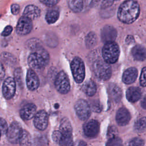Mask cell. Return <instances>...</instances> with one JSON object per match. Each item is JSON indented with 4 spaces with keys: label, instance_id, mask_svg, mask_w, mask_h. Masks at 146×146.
<instances>
[{
    "label": "cell",
    "instance_id": "cell-4",
    "mask_svg": "<svg viewBox=\"0 0 146 146\" xmlns=\"http://www.w3.org/2000/svg\"><path fill=\"white\" fill-rule=\"evenodd\" d=\"M120 55V48L117 43L114 42L105 43L102 48L103 59L108 64L117 62Z\"/></svg>",
    "mask_w": 146,
    "mask_h": 146
},
{
    "label": "cell",
    "instance_id": "cell-36",
    "mask_svg": "<svg viewBox=\"0 0 146 146\" xmlns=\"http://www.w3.org/2000/svg\"><path fill=\"white\" fill-rule=\"evenodd\" d=\"M14 77L15 80L19 85L22 84V72L20 68H17L14 71Z\"/></svg>",
    "mask_w": 146,
    "mask_h": 146
},
{
    "label": "cell",
    "instance_id": "cell-5",
    "mask_svg": "<svg viewBox=\"0 0 146 146\" xmlns=\"http://www.w3.org/2000/svg\"><path fill=\"white\" fill-rule=\"evenodd\" d=\"M71 70L75 81L77 83H81L85 78V66L81 58L76 56L72 59Z\"/></svg>",
    "mask_w": 146,
    "mask_h": 146
},
{
    "label": "cell",
    "instance_id": "cell-37",
    "mask_svg": "<svg viewBox=\"0 0 146 146\" xmlns=\"http://www.w3.org/2000/svg\"><path fill=\"white\" fill-rule=\"evenodd\" d=\"M117 129L114 126H110L107 130V136L110 139L117 136Z\"/></svg>",
    "mask_w": 146,
    "mask_h": 146
},
{
    "label": "cell",
    "instance_id": "cell-10",
    "mask_svg": "<svg viewBox=\"0 0 146 146\" xmlns=\"http://www.w3.org/2000/svg\"><path fill=\"white\" fill-rule=\"evenodd\" d=\"M33 28V23L31 19L22 16L21 17L16 26V31L18 35H25L30 33Z\"/></svg>",
    "mask_w": 146,
    "mask_h": 146
},
{
    "label": "cell",
    "instance_id": "cell-8",
    "mask_svg": "<svg viewBox=\"0 0 146 146\" xmlns=\"http://www.w3.org/2000/svg\"><path fill=\"white\" fill-rule=\"evenodd\" d=\"M78 117L82 120L88 119L91 114V107L89 104L83 99L78 100L74 106Z\"/></svg>",
    "mask_w": 146,
    "mask_h": 146
},
{
    "label": "cell",
    "instance_id": "cell-15",
    "mask_svg": "<svg viewBox=\"0 0 146 146\" xmlns=\"http://www.w3.org/2000/svg\"><path fill=\"white\" fill-rule=\"evenodd\" d=\"M36 111V107L34 103H27L21 109L20 116L23 120H29L35 115Z\"/></svg>",
    "mask_w": 146,
    "mask_h": 146
},
{
    "label": "cell",
    "instance_id": "cell-47",
    "mask_svg": "<svg viewBox=\"0 0 146 146\" xmlns=\"http://www.w3.org/2000/svg\"><path fill=\"white\" fill-rule=\"evenodd\" d=\"M1 135H1V133H0V139H1Z\"/></svg>",
    "mask_w": 146,
    "mask_h": 146
},
{
    "label": "cell",
    "instance_id": "cell-46",
    "mask_svg": "<svg viewBox=\"0 0 146 146\" xmlns=\"http://www.w3.org/2000/svg\"><path fill=\"white\" fill-rule=\"evenodd\" d=\"M75 146H87V144L85 141L83 140H80L76 144Z\"/></svg>",
    "mask_w": 146,
    "mask_h": 146
},
{
    "label": "cell",
    "instance_id": "cell-30",
    "mask_svg": "<svg viewBox=\"0 0 146 146\" xmlns=\"http://www.w3.org/2000/svg\"><path fill=\"white\" fill-rule=\"evenodd\" d=\"M1 59L5 64L8 65H13L17 61L15 57L13 54L6 52H3L1 54Z\"/></svg>",
    "mask_w": 146,
    "mask_h": 146
},
{
    "label": "cell",
    "instance_id": "cell-9",
    "mask_svg": "<svg viewBox=\"0 0 146 146\" xmlns=\"http://www.w3.org/2000/svg\"><path fill=\"white\" fill-rule=\"evenodd\" d=\"M16 82L12 77L7 78L2 85V93L6 99H11L15 92Z\"/></svg>",
    "mask_w": 146,
    "mask_h": 146
},
{
    "label": "cell",
    "instance_id": "cell-48",
    "mask_svg": "<svg viewBox=\"0 0 146 146\" xmlns=\"http://www.w3.org/2000/svg\"><path fill=\"white\" fill-rule=\"evenodd\" d=\"M114 1H119V0H114Z\"/></svg>",
    "mask_w": 146,
    "mask_h": 146
},
{
    "label": "cell",
    "instance_id": "cell-39",
    "mask_svg": "<svg viewBox=\"0 0 146 146\" xmlns=\"http://www.w3.org/2000/svg\"><path fill=\"white\" fill-rule=\"evenodd\" d=\"M140 84L142 87H146V67L143 68L140 77Z\"/></svg>",
    "mask_w": 146,
    "mask_h": 146
},
{
    "label": "cell",
    "instance_id": "cell-40",
    "mask_svg": "<svg viewBox=\"0 0 146 146\" xmlns=\"http://www.w3.org/2000/svg\"><path fill=\"white\" fill-rule=\"evenodd\" d=\"M62 136V133H61V132L59 130L54 131L52 134V138L53 140L55 142L58 143H59V142L60 141Z\"/></svg>",
    "mask_w": 146,
    "mask_h": 146
},
{
    "label": "cell",
    "instance_id": "cell-28",
    "mask_svg": "<svg viewBox=\"0 0 146 146\" xmlns=\"http://www.w3.org/2000/svg\"><path fill=\"white\" fill-rule=\"evenodd\" d=\"M97 43V36L94 32L89 33L85 39L86 46L88 48L94 47Z\"/></svg>",
    "mask_w": 146,
    "mask_h": 146
},
{
    "label": "cell",
    "instance_id": "cell-35",
    "mask_svg": "<svg viewBox=\"0 0 146 146\" xmlns=\"http://www.w3.org/2000/svg\"><path fill=\"white\" fill-rule=\"evenodd\" d=\"M144 141L140 137H135L129 143L128 146H144Z\"/></svg>",
    "mask_w": 146,
    "mask_h": 146
},
{
    "label": "cell",
    "instance_id": "cell-23",
    "mask_svg": "<svg viewBox=\"0 0 146 146\" xmlns=\"http://www.w3.org/2000/svg\"><path fill=\"white\" fill-rule=\"evenodd\" d=\"M82 90L87 95L92 96L96 92V86L92 80H88L83 86Z\"/></svg>",
    "mask_w": 146,
    "mask_h": 146
},
{
    "label": "cell",
    "instance_id": "cell-21",
    "mask_svg": "<svg viewBox=\"0 0 146 146\" xmlns=\"http://www.w3.org/2000/svg\"><path fill=\"white\" fill-rule=\"evenodd\" d=\"M132 54L135 59L143 61L146 59V49L143 46L136 45L132 49Z\"/></svg>",
    "mask_w": 146,
    "mask_h": 146
},
{
    "label": "cell",
    "instance_id": "cell-29",
    "mask_svg": "<svg viewBox=\"0 0 146 146\" xmlns=\"http://www.w3.org/2000/svg\"><path fill=\"white\" fill-rule=\"evenodd\" d=\"M59 144V146H74L72 133L62 134V136Z\"/></svg>",
    "mask_w": 146,
    "mask_h": 146
},
{
    "label": "cell",
    "instance_id": "cell-45",
    "mask_svg": "<svg viewBox=\"0 0 146 146\" xmlns=\"http://www.w3.org/2000/svg\"><path fill=\"white\" fill-rule=\"evenodd\" d=\"M141 106L144 109H146V95L142 99L141 102Z\"/></svg>",
    "mask_w": 146,
    "mask_h": 146
},
{
    "label": "cell",
    "instance_id": "cell-32",
    "mask_svg": "<svg viewBox=\"0 0 146 146\" xmlns=\"http://www.w3.org/2000/svg\"><path fill=\"white\" fill-rule=\"evenodd\" d=\"M134 129L137 132H143L146 129V117H141L137 120L134 124Z\"/></svg>",
    "mask_w": 146,
    "mask_h": 146
},
{
    "label": "cell",
    "instance_id": "cell-16",
    "mask_svg": "<svg viewBox=\"0 0 146 146\" xmlns=\"http://www.w3.org/2000/svg\"><path fill=\"white\" fill-rule=\"evenodd\" d=\"M131 114L129 111L124 107L120 108L116 115V121L118 125L124 126L127 124L131 120Z\"/></svg>",
    "mask_w": 146,
    "mask_h": 146
},
{
    "label": "cell",
    "instance_id": "cell-13",
    "mask_svg": "<svg viewBox=\"0 0 146 146\" xmlns=\"http://www.w3.org/2000/svg\"><path fill=\"white\" fill-rule=\"evenodd\" d=\"M117 36V31L112 26L106 25L101 31V38L102 41L105 43L114 42Z\"/></svg>",
    "mask_w": 146,
    "mask_h": 146
},
{
    "label": "cell",
    "instance_id": "cell-2",
    "mask_svg": "<svg viewBox=\"0 0 146 146\" xmlns=\"http://www.w3.org/2000/svg\"><path fill=\"white\" fill-rule=\"evenodd\" d=\"M50 59L48 52L42 47L34 51L28 57V64L34 70H40L46 66Z\"/></svg>",
    "mask_w": 146,
    "mask_h": 146
},
{
    "label": "cell",
    "instance_id": "cell-7",
    "mask_svg": "<svg viewBox=\"0 0 146 146\" xmlns=\"http://www.w3.org/2000/svg\"><path fill=\"white\" fill-rule=\"evenodd\" d=\"M23 129L21 125L15 121L13 122L7 129L6 136L8 141L12 144L19 143Z\"/></svg>",
    "mask_w": 146,
    "mask_h": 146
},
{
    "label": "cell",
    "instance_id": "cell-14",
    "mask_svg": "<svg viewBox=\"0 0 146 146\" xmlns=\"http://www.w3.org/2000/svg\"><path fill=\"white\" fill-rule=\"evenodd\" d=\"M26 81L28 89L31 91L36 90L39 86V78L35 71L31 68L28 70L27 72Z\"/></svg>",
    "mask_w": 146,
    "mask_h": 146
},
{
    "label": "cell",
    "instance_id": "cell-18",
    "mask_svg": "<svg viewBox=\"0 0 146 146\" xmlns=\"http://www.w3.org/2000/svg\"><path fill=\"white\" fill-rule=\"evenodd\" d=\"M108 91L111 98L116 103L119 102L122 98V91L121 88L114 83H110L108 86Z\"/></svg>",
    "mask_w": 146,
    "mask_h": 146
},
{
    "label": "cell",
    "instance_id": "cell-33",
    "mask_svg": "<svg viewBox=\"0 0 146 146\" xmlns=\"http://www.w3.org/2000/svg\"><path fill=\"white\" fill-rule=\"evenodd\" d=\"M106 146H122V140L118 136L110 139L106 143Z\"/></svg>",
    "mask_w": 146,
    "mask_h": 146
},
{
    "label": "cell",
    "instance_id": "cell-24",
    "mask_svg": "<svg viewBox=\"0 0 146 146\" xmlns=\"http://www.w3.org/2000/svg\"><path fill=\"white\" fill-rule=\"evenodd\" d=\"M19 143L21 146H33V141L30 134L23 129Z\"/></svg>",
    "mask_w": 146,
    "mask_h": 146
},
{
    "label": "cell",
    "instance_id": "cell-20",
    "mask_svg": "<svg viewBox=\"0 0 146 146\" xmlns=\"http://www.w3.org/2000/svg\"><path fill=\"white\" fill-rule=\"evenodd\" d=\"M141 96V91L139 88L136 87H131L126 91V98L131 103L138 101L140 99Z\"/></svg>",
    "mask_w": 146,
    "mask_h": 146
},
{
    "label": "cell",
    "instance_id": "cell-31",
    "mask_svg": "<svg viewBox=\"0 0 146 146\" xmlns=\"http://www.w3.org/2000/svg\"><path fill=\"white\" fill-rule=\"evenodd\" d=\"M26 46L31 51H34L42 47L41 41L37 38H31L26 42Z\"/></svg>",
    "mask_w": 146,
    "mask_h": 146
},
{
    "label": "cell",
    "instance_id": "cell-19",
    "mask_svg": "<svg viewBox=\"0 0 146 146\" xmlns=\"http://www.w3.org/2000/svg\"><path fill=\"white\" fill-rule=\"evenodd\" d=\"M40 14V9L35 5H30L27 6L23 13V16H25L31 20L35 19L39 17Z\"/></svg>",
    "mask_w": 146,
    "mask_h": 146
},
{
    "label": "cell",
    "instance_id": "cell-11",
    "mask_svg": "<svg viewBox=\"0 0 146 146\" xmlns=\"http://www.w3.org/2000/svg\"><path fill=\"white\" fill-rule=\"evenodd\" d=\"M84 135L89 138L95 137L99 132V123L96 120H91L83 125Z\"/></svg>",
    "mask_w": 146,
    "mask_h": 146
},
{
    "label": "cell",
    "instance_id": "cell-12",
    "mask_svg": "<svg viewBox=\"0 0 146 146\" xmlns=\"http://www.w3.org/2000/svg\"><path fill=\"white\" fill-rule=\"evenodd\" d=\"M34 124L38 129L43 131L48 125V115L44 110L38 111L34 118Z\"/></svg>",
    "mask_w": 146,
    "mask_h": 146
},
{
    "label": "cell",
    "instance_id": "cell-26",
    "mask_svg": "<svg viewBox=\"0 0 146 146\" xmlns=\"http://www.w3.org/2000/svg\"><path fill=\"white\" fill-rule=\"evenodd\" d=\"M83 4V0H68L69 7L75 13L80 12L82 10Z\"/></svg>",
    "mask_w": 146,
    "mask_h": 146
},
{
    "label": "cell",
    "instance_id": "cell-41",
    "mask_svg": "<svg viewBox=\"0 0 146 146\" xmlns=\"http://www.w3.org/2000/svg\"><path fill=\"white\" fill-rule=\"evenodd\" d=\"M42 3L47 6H54L56 5L60 0H39Z\"/></svg>",
    "mask_w": 146,
    "mask_h": 146
},
{
    "label": "cell",
    "instance_id": "cell-1",
    "mask_svg": "<svg viewBox=\"0 0 146 146\" xmlns=\"http://www.w3.org/2000/svg\"><path fill=\"white\" fill-rule=\"evenodd\" d=\"M140 14V7L135 0H126L122 3L117 11V18L123 23L130 24L135 21Z\"/></svg>",
    "mask_w": 146,
    "mask_h": 146
},
{
    "label": "cell",
    "instance_id": "cell-6",
    "mask_svg": "<svg viewBox=\"0 0 146 146\" xmlns=\"http://www.w3.org/2000/svg\"><path fill=\"white\" fill-rule=\"evenodd\" d=\"M55 87L60 94H66L70 90V83L67 75L63 71H60L55 79Z\"/></svg>",
    "mask_w": 146,
    "mask_h": 146
},
{
    "label": "cell",
    "instance_id": "cell-27",
    "mask_svg": "<svg viewBox=\"0 0 146 146\" xmlns=\"http://www.w3.org/2000/svg\"><path fill=\"white\" fill-rule=\"evenodd\" d=\"M59 131L62 134L72 133V126L70 120L67 118H63L60 124Z\"/></svg>",
    "mask_w": 146,
    "mask_h": 146
},
{
    "label": "cell",
    "instance_id": "cell-3",
    "mask_svg": "<svg viewBox=\"0 0 146 146\" xmlns=\"http://www.w3.org/2000/svg\"><path fill=\"white\" fill-rule=\"evenodd\" d=\"M92 70L95 76L100 80H107L111 76L112 70L110 64L101 58L95 59L92 63Z\"/></svg>",
    "mask_w": 146,
    "mask_h": 146
},
{
    "label": "cell",
    "instance_id": "cell-25",
    "mask_svg": "<svg viewBox=\"0 0 146 146\" xmlns=\"http://www.w3.org/2000/svg\"><path fill=\"white\" fill-rule=\"evenodd\" d=\"M59 12L56 9H51L49 10L45 17V19L47 22L49 24H52L55 23L59 18Z\"/></svg>",
    "mask_w": 146,
    "mask_h": 146
},
{
    "label": "cell",
    "instance_id": "cell-43",
    "mask_svg": "<svg viewBox=\"0 0 146 146\" xmlns=\"http://www.w3.org/2000/svg\"><path fill=\"white\" fill-rule=\"evenodd\" d=\"M20 10V7L18 4L14 3L11 6V11L13 14H18Z\"/></svg>",
    "mask_w": 146,
    "mask_h": 146
},
{
    "label": "cell",
    "instance_id": "cell-17",
    "mask_svg": "<svg viewBox=\"0 0 146 146\" xmlns=\"http://www.w3.org/2000/svg\"><path fill=\"white\" fill-rule=\"evenodd\" d=\"M137 75H138V71L136 68L135 67L128 68L123 74L122 80L125 84H131L136 80L137 77Z\"/></svg>",
    "mask_w": 146,
    "mask_h": 146
},
{
    "label": "cell",
    "instance_id": "cell-42",
    "mask_svg": "<svg viewBox=\"0 0 146 146\" xmlns=\"http://www.w3.org/2000/svg\"><path fill=\"white\" fill-rule=\"evenodd\" d=\"M12 31H13V27L10 25H8L6 27H5V28L2 32V35L3 36H7L11 34Z\"/></svg>",
    "mask_w": 146,
    "mask_h": 146
},
{
    "label": "cell",
    "instance_id": "cell-38",
    "mask_svg": "<svg viewBox=\"0 0 146 146\" xmlns=\"http://www.w3.org/2000/svg\"><path fill=\"white\" fill-rule=\"evenodd\" d=\"M8 126H7V123L6 121L2 118L0 117V133L1 135H4L7 132V129H8Z\"/></svg>",
    "mask_w": 146,
    "mask_h": 146
},
{
    "label": "cell",
    "instance_id": "cell-34",
    "mask_svg": "<svg viewBox=\"0 0 146 146\" xmlns=\"http://www.w3.org/2000/svg\"><path fill=\"white\" fill-rule=\"evenodd\" d=\"M90 107L91 110H92L93 111L95 112H100L103 109L102 105L98 100H95L92 102L91 104Z\"/></svg>",
    "mask_w": 146,
    "mask_h": 146
},
{
    "label": "cell",
    "instance_id": "cell-22",
    "mask_svg": "<svg viewBox=\"0 0 146 146\" xmlns=\"http://www.w3.org/2000/svg\"><path fill=\"white\" fill-rule=\"evenodd\" d=\"M114 1V0H92L90 5L92 7L105 9L110 7Z\"/></svg>",
    "mask_w": 146,
    "mask_h": 146
},
{
    "label": "cell",
    "instance_id": "cell-44",
    "mask_svg": "<svg viewBox=\"0 0 146 146\" xmlns=\"http://www.w3.org/2000/svg\"><path fill=\"white\" fill-rule=\"evenodd\" d=\"M5 75V70L2 63L0 62V83L2 81Z\"/></svg>",
    "mask_w": 146,
    "mask_h": 146
}]
</instances>
